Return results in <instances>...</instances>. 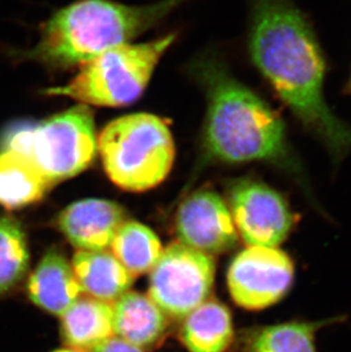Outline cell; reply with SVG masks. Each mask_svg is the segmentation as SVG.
Here are the masks:
<instances>
[{
  "instance_id": "e0dca14e",
  "label": "cell",
  "mask_w": 351,
  "mask_h": 352,
  "mask_svg": "<svg viewBox=\"0 0 351 352\" xmlns=\"http://www.w3.org/2000/svg\"><path fill=\"white\" fill-rule=\"evenodd\" d=\"M50 185L30 159L10 151L0 152V206L5 209H22L38 202Z\"/></svg>"
},
{
  "instance_id": "9c48e42d",
  "label": "cell",
  "mask_w": 351,
  "mask_h": 352,
  "mask_svg": "<svg viewBox=\"0 0 351 352\" xmlns=\"http://www.w3.org/2000/svg\"><path fill=\"white\" fill-rule=\"evenodd\" d=\"M295 270L286 253L276 248L248 246L234 258L227 283L237 306L248 310L275 305L291 289Z\"/></svg>"
},
{
  "instance_id": "8992f818",
  "label": "cell",
  "mask_w": 351,
  "mask_h": 352,
  "mask_svg": "<svg viewBox=\"0 0 351 352\" xmlns=\"http://www.w3.org/2000/svg\"><path fill=\"white\" fill-rule=\"evenodd\" d=\"M175 39V34H168L149 43L114 47L83 64L67 85L48 88L45 93L70 97L87 107L131 104L145 90L154 69Z\"/></svg>"
},
{
  "instance_id": "9a60e30c",
  "label": "cell",
  "mask_w": 351,
  "mask_h": 352,
  "mask_svg": "<svg viewBox=\"0 0 351 352\" xmlns=\"http://www.w3.org/2000/svg\"><path fill=\"white\" fill-rule=\"evenodd\" d=\"M179 336L189 352H225L234 339L231 311L215 300H206L186 316Z\"/></svg>"
},
{
  "instance_id": "2e32d148",
  "label": "cell",
  "mask_w": 351,
  "mask_h": 352,
  "mask_svg": "<svg viewBox=\"0 0 351 352\" xmlns=\"http://www.w3.org/2000/svg\"><path fill=\"white\" fill-rule=\"evenodd\" d=\"M112 306L93 298H79L62 316L64 342L78 351L90 352L112 338Z\"/></svg>"
},
{
  "instance_id": "4fadbf2b",
  "label": "cell",
  "mask_w": 351,
  "mask_h": 352,
  "mask_svg": "<svg viewBox=\"0 0 351 352\" xmlns=\"http://www.w3.org/2000/svg\"><path fill=\"white\" fill-rule=\"evenodd\" d=\"M80 293L72 266L56 251L43 256L28 282L31 301L47 313L61 317L79 299Z\"/></svg>"
},
{
  "instance_id": "ac0fdd59",
  "label": "cell",
  "mask_w": 351,
  "mask_h": 352,
  "mask_svg": "<svg viewBox=\"0 0 351 352\" xmlns=\"http://www.w3.org/2000/svg\"><path fill=\"white\" fill-rule=\"evenodd\" d=\"M113 256L131 275L149 273L162 254V244L149 227L128 221L120 226L112 243Z\"/></svg>"
},
{
  "instance_id": "d6986e66",
  "label": "cell",
  "mask_w": 351,
  "mask_h": 352,
  "mask_svg": "<svg viewBox=\"0 0 351 352\" xmlns=\"http://www.w3.org/2000/svg\"><path fill=\"white\" fill-rule=\"evenodd\" d=\"M30 263L27 236L20 223L0 217V294L13 289L24 278Z\"/></svg>"
},
{
  "instance_id": "ba28073f",
  "label": "cell",
  "mask_w": 351,
  "mask_h": 352,
  "mask_svg": "<svg viewBox=\"0 0 351 352\" xmlns=\"http://www.w3.org/2000/svg\"><path fill=\"white\" fill-rule=\"evenodd\" d=\"M228 203L236 230L248 245L276 248L295 225V214L284 196L262 180H234Z\"/></svg>"
},
{
  "instance_id": "277c9868",
  "label": "cell",
  "mask_w": 351,
  "mask_h": 352,
  "mask_svg": "<svg viewBox=\"0 0 351 352\" xmlns=\"http://www.w3.org/2000/svg\"><path fill=\"white\" fill-rule=\"evenodd\" d=\"M104 169L116 186L144 192L166 179L175 160V143L164 120L135 113L113 120L97 140Z\"/></svg>"
},
{
  "instance_id": "7a4b0ae2",
  "label": "cell",
  "mask_w": 351,
  "mask_h": 352,
  "mask_svg": "<svg viewBox=\"0 0 351 352\" xmlns=\"http://www.w3.org/2000/svg\"><path fill=\"white\" fill-rule=\"evenodd\" d=\"M196 74L208 97L203 133L206 157L225 164L255 162L272 166L312 197L307 170L279 112L236 79L218 58L202 60Z\"/></svg>"
},
{
  "instance_id": "30bf717a",
  "label": "cell",
  "mask_w": 351,
  "mask_h": 352,
  "mask_svg": "<svg viewBox=\"0 0 351 352\" xmlns=\"http://www.w3.org/2000/svg\"><path fill=\"white\" fill-rule=\"evenodd\" d=\"M175 230L179 242L206 254L226 252L237 242L228 206L215 190L206 188L182 201L176 213Z\"/></svg>"
},
{
  "instance_id": "6da1fadb",
  "label": "cell",
  "mask_w": 351,
  "mask_h": 352,
  "mask_svg": "<svg viewBox=\"0 0 351 352\" xmlns=\"http://www.w3.org/2000/svg\"><path fill=\"white\" fill-rule=\"evenodd\" d=\"M250 7L252 63L338 166L351 154V126L326 102V60L312 23L293 0H250Z\"/></svg>"
},
{
  "instance_id": "52a82bcc",
  "label": "cell",
  "mask_w": 351,
  "mask_h": 352,
  "mask_svg": "<svg viewBox=\"0 0 351 352\" xmlns=\"http://www.w3.org/2000/svg\"><path fill=\"white\" fill-rule=\"evenodd\" d=\"M149 296L167 317L185 318L206 302L215 284V263L210 254L171 243L149 272Z\"/></svg>"
},
{
  "instance_id": "44dd1931",
  "label": "cell",
  "mask_w": 351,
  "mask_h": 352,
  "mask_svg": "<svg viewBox=\"0 0 351 352\" xmlns=\"http://www.w3.org/2000/svg\"><path fill=\"white\" fill-rule=\"evenodd\" d=\"M90 352H144L140 348L134 346L131 343L126 342L119 338H109V339L95 346Z\"/></svg>"
},
{
  "instance_id": "5b68a950",
  "label": "cell",
  "mask_w": 351,
  "mask_h": 352,
  "mask_svg": "<svg viewBox=\"0 0 351 352\" xmlns=\"http://www.w3.org/2000/svg\"><path fill=\"white\" fill-rule=\"evenodd\" d=\"M0 148L30 159L50 184L69 179L86 170L96 155L93 112L79 104L36 124L10 126Z\"/></svg>"
},
{
  "instance_id": "3957f363",
  "label": "cell",
  "mask_w": 351,
  "mask_h": 352,
  "mask_svg": "<svg viewBox=\"0 0 351 352\" xmlns=\"http://www.w3.org/2000/svg\"><path fill=\"white\" fill-rule=\"evenodd\" d=\"M186 0L130 6L113 0H76L43 25L28 57L52 67L83 65L156 25Z\"/></svg>"
},
{
  "instance_id": "603a6c76",
  "label": "cell",
  "mask_w": 351,
  "mask_h": 352,
  "mask_svg": "<svg viewBox=\"0 0 351 352\" xmlns=\"http://www.w3.org/2000/svg\"><path fill=\"white\" fill-rule=\"evenodd\" d=\"M348 90H349V93L351 94V77H350V79H349Z\"/></svg>"
},
{
  "instance_id": "5bb4252c",
  "label": "cell",
  "mask_w": 351,
  "mask_h": 352,
  "mask_svg": "<svg viewBox=\"0 0 351 352\" xmlns=\"http://www.w3.org/2000/svg\"><path fill=\"white\" fill-rule=\"evenodd\" d=\"M73 273L81 292L103 302H114L129 291L134 277L107 251H78L73 256Z\"/></svg>"
},
{
  "instance_id": "8fae6325",
  "label": "cell",
  "mask_w": 351,
  "mask_h": 352,
  "mask_svg": "<svg viewBox=\"0 0 351 352\" xmlns=\"http://www.w3.org/2000/svg\"><path fill=\"white\" fill-rule=\"evenodd\" d=\"M126 220V211L118 203L87 199L65 208L58 216L57 225L79 251H104Z\"/></svg>"
},
{
  "instance_id": "7c38bea8",
  "label": "cell",
  "mask_w": 351,
  "mask_h": 352,
  "mask_svg": "<svg viewBox=\"0 0 351 352\" xmlns=\"http://www.w3.org/2000/svg\"><path fill=\"white\" fill-rule=\"evenodd\" d=\"M113 334L140 349L156 346L164 338L168 318L149 296L127 292L112 306Z\"/></svg>"
},
{
  "instance_id": "ffe728a7",
  "label": "cell",
  "mask_w": 351,
  "mask_h": 352,
  "mask_svg": "<svg viewBox=\"0 0 351 352\" xmlns=\"http://www.w3.org/2000/svg\"><path fill=\"white\" fill-rule=\"evenodd\" d=\"M321 322H291L258 329L248 352H317L315 334Z\"/></svg>"
},
{
  "instance_id": "7402d4cb",
  "label": "cell",
  "mask_w": 351,
  "mask_h": 352,
  "mask_svg": "<svg viewBox=\"0 0 351 352\" xmlns=\"http://www.w3.org/2000/svg\"><path fill=\"white\" fill-rule=\"evenodd\" d=\"M54 352H79V351H76V350L62 349V350H57V351H54Z\"/></svg>"
}]
</instances>
